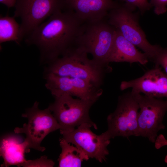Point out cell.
I'll return each mask as SVG.
<instances>
[{"label":"cell","instance_id":"obj_13","mask_svg":"<svg viewBox=\"0 0 167 167\" xmlns=\"http://www.w3.org/2000/svg\"><path fill=\"white\" fill-rule=\"evenodd\" d=\"M65 8L73 11L84 22L104 19L119 4L113 0H64Z\"/></svg>","mask_w":167,"mask_h":167},{"label":"cell","instance_id":"obj_6","mask_svg":"<svg viewBox=\"0 0 167 167\" xmlns=\"http://www.w3.org/2000/svg\"><path fill=\"white\" fill-rule=\"evenodd\" d=\"M39 103L36 101L33 105L27 109L22 117L28 119L27 123L22 127H16V134H25V140L28 143V153L30 148L43 152L45 148L41 145L44 138L49 133L60 129V126L51 112L48 108L44 110L39 108Z\"/></svg>","mask_w":167,"mask_h":167},{"label":"cell","instance_id":"obj_19","mask_svg":"<svg viewBox=\"0 0 167 167\" xmlns=\"http://www.w3.org/2000/svg\"><path fill=\"white\" fill-rule=\"evenodd\" d=\"M125 2V4L134 9L137 7L143 12L149 10L152 6L147 0H122Z\"/></svg>","mask_w":167,"mask_h":167},{"label":"cell","instance_id":"obj_2","mask_svg":"<svg viewBox=\"0 0 167 167\" xmlns=\"http://www.w3.org/2000/svg\"><path fill=\"white\" fill-rule=\"evenodd\" d=\"M87 54L73 47L49 63L46 72L82 79L101 87L105 75L112 68L109 65H103L89 59Z\"/></svg>","mask_w":167,"mask_h":167},{"label":"cell","instance_id":"obj_10","mask_svg":"<svg viewBox=\"0 0 167 167\" xmlns=\"http://www.w3.org/2000/svg\"><path fill=\"white\" fill-rule=\"evenodd\" d=\"M92 125L85 123L70 131L60 130L63 138L67 142L81 150L89 158L100 162L106 161L109 152L107 147L110 141L102 133L97 135L90 129Z\"/></svg>","mask_w":167,"mask_h":167},{"label":"cell","instance_id":"obj_21","mask_svg":"<svg viewBox=\"0 0 167 167\" xmlns=\"http://www.w3.org/2000/svg\"><path fill=\"white\" fill-rule=\"evenodd\" d=\"M150 3L154 7V13L157 15L163 14L167 11V0H150Z\"/></svg>","mask_w":167,"mask_h":167},{"label":"cell","instance_id":"obj_3","mask_svg":"<svg viewBox=\"0 0 167 167\" xmlns=\"http://www.w3.org/2000/svg\"><path fill=\"white\" fill-rule=\"evenodd\" d=\"M115 28L104 19L85 22L81 26L74 47L92 56V59L104 66L112 51Z\"/></svg>","mask_w":167,"mask_h":167},{"label":"cell","instance_id":"obj_24","mask_svg":"<svg viewBox=\"0 0 167 167\" xmlns=\"http://www.w3.org/2000/svg\"><path fill=\"white\" fill-rule=\"evenodd\" d=\"M164 161L165 163H167V155H166L165 157V159H164Z\"/></svg>","mask_w":167,"mask_h":167},{"label":"cell","instance_id":"obj_11","mask_svg":"<svg viewBox=\"0 0 167 167\" xmlns=\"http://www.w3.org/2000/svg\"><path fill=\"white\" fill-rule=\"evenodd\" d=\"M45 87L54 97L63 95L96 102L102 93L101 87L88 81L46 72Z\"/></svg>","mask_w":167,"mask_h":167},{"label":"cell","instance_id":"obj_16","mask_svg":"<svg viewBox=\"0 0 167 167\" xmlns=\"http://www.w3.org/2000/svg\"><path fill=\"white\" fill-rule=\"evenodd\" d=\"M62 151L58 159L59 167H81L82 162L89 158L81 150L67 142L63 138L59 139Z\"/></svg>","mask_w":167,"mask_h":167},{"label":"cell","instance_id":"obj_8","mask_svg":"<svg viewBox=\"0 0 167 167\" xmlns=\"http://www.w3.org/2000/svg\"><path fill=\"white\" fill-rule=\"evenodd\" d=\"M131 92L139 106L136 136L154 143L159 131L165 128L163 120L167 111V100Z\"/></svg>","mask_w":167,"mask_h":167},{"label":"cell","instance_id":"obj_4","mask_svg":"<svg viewBox=\"0 0 167 167\" xmlns=\"http://www.w3.org/2000/svg\"><path fill=\"white\" fill-rule=\"evenodd\" d=\"M134 9L125 4L119 5L108 13V22L126 40L142 50L149 60L154 62L161 47L148 42L136 16L132 12Z\"/></svg>","mask_w":167,"mask_h":167},{"label":"cell","instance_id":"obj_17","mask_svg":"<svg viewBox=\"0 0 167 167\" xmlns=\"http://www.w3.org/2000/svg\"><path fill=\"white\" fill-rule=\"evenodd\" d=\"M14 16H0V43L13 41L19 44L22 41L20 34V25Z\"/></svg>","mask_w":167,"mask_h":167},{"label":"cell","instance_id":"obj_1","mask_svg":"<svg viewBox=\"0 0 167 167\" xmlns=\"http://www.w3.org/2000/svg\"><path fill=\"white\" fill-rule=\"evenodd\" d=\"M84 23L73 11L65 8L35 28L25 42L36 46L40 51L41 61L49 63L74 47Z\"/></svg>","mask_w":167,"mask_h":167},{"label":"cell","instance_id":"obj_14","mask_svg":"<svg viewBox=\"0 0 167 167\" xmlns=\"http://www.w3.org/2000/svg\"><path fill=\"white\" fill-rule=\"evenodd\" d=\"M135 46L116 29L113 45L108 62H136L143 65L146 64L149 60L147 56L144 53L139 51Z\"/></svg>","mask_w":167,"mask_h":167},{"label":"cell","instance_id":"obj_15","mask_svg":"<svg viewBox=\"0 0 167 167\" xmlns=\"http://www.w3.org/2000/svg\"><path fill=\"white\" fill-rule=\"evenodd\" d=\"M28 146L26 140L21 142L15 135H8L3 136L0 142V155L3 159L1 167L12 165L19 167L27 160L24 154L28 153Z\"/></svg>","mask_w":167,"mask_h":167},{"label":"cell","instance_id":"obj_12","mask_svg":"<svg viewBox=\"0 0 167 167\" xmlns=\"http://www.w3.org/2000/svg\"><path fill=\"white\" fill-rule=\"evenodd\" d=\"M161 69L155 66L140 77L122 81L120 88L124 90L131 88L132 92L167 100V75Z\"/></svg>","mask_w":167,"mask_h":167},{"label":"cell","instance_id":"obj_7","mask_svg":"<svg viewBox=\"0 0 167 167\" xmlns=\"http://www.w3.org/2000/svg\"><path fill=\"white\" fill-rule=\"evenodd\" d=\"M54 98V102L50 104L48 108L59 124L60 130L71 131L85 123L90 124L95 129H97L89 116V110L95 102L75 99L68 95Z\"/></svg>","mask_w":167,"mask_h":167},{"label":"cell","instance_id":"obj_18","mask_svg":"<svg viewBox=\"0 0 167 167\" xmlns=\"http://www.w3.org/2000/svg\"><path fill=\"white\" fill-rule=\"evenodd\" d=\"M54 164V162L52 160L48 159L45 156H43L39 158L34 160H26L21 164L20 166L53 167Z\"/></svg>","mask_w":167,"mask_h":167},{"label":"cell","instance_id":"obj_20","mask_svg":"<svg viewBox=\"0 0 167 167\" xmlns=\"http://www.w3.org/2000/svg\"><path fill=\"white\" fill-rule=\"evenodd\" d=\"M154 62L155 66L162 68L167 75V48L161 47Z\"/></svg>","mask_w":167,"mask_h":167},{"label":"cell","instance_id":"obj_22","mask_svg":"<svg viewBox=\"0 0 167 167\" xmlns=\"http://www.w3.org/2000/svg\"><path fill=\"white\" fill-rule=\"evenodd\" d=\"M154 143L155 148L159 149L164 146H167V139L163 135L161 134L158 135Z\"/></svg>","mask_w":167,"mask_h":167},{"label":"cell","instance_id":"obj_9","mask_svg":"<svg viewBox=\"0 0 167 167\" xmlns=\"http://www.w3.org/2000/svg\"><path fill=\"white\" fill-rule=\"evenodd\" d=\"M14 16L21 19L22 40L54 13L65 9L64 0H17Z\"/></svg>","mask_w":167,"mask_h":167},{"label":"cell","instance_id":"obj_23","mask_svg":"<svg viewBox=\"0 0 167 167\" xmlns=\"http://www.w3.org/2000/svg\"><path fill=\"white\" fill-rule=\"evenodd\" d=\"M17 0H0V2L5 5L8 8H10L15 6Z\"/></svg>","mask_w":167,"mask_h":167},{"label":"cell","instance_id":"obj_5","mask_svg":"<svg viewBox=\"0 0 167 167\" xmlns=\"http://www.w3.org/2000/svg\"><path fill=\"white\" fill-rule=\"evenodd\" d=\"M139 110L138 103L131 92L120 96L115 110L107 117V130L102 133L109 139L117 136L127 139L136 136Z\"/></svg>","mask_w":167,"mask_h":167}]
</instances>
